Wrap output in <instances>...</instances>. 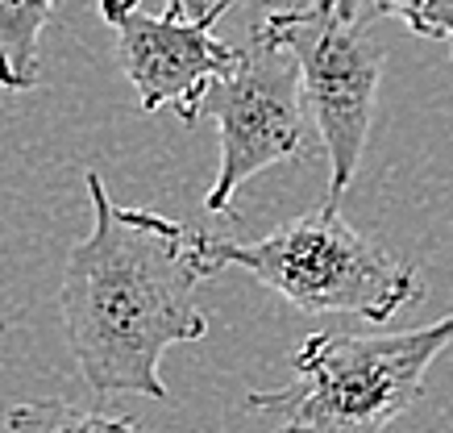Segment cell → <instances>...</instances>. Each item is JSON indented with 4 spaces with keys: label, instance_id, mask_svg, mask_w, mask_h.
Returning a JSON list of instances; mask_svg holds the SVG:
<instances>
[{
    "label": "cell",
    "instance_id": "obj_1",
    "mask_svg": "<svg viewBox=\"0 0 453 433\" xmlns=\"http://www.w3.org/2000/svg\"><path fill=\"white\" fill-rule=\"evenodd\" d=\"M83 188L92 196V229L71 246L58 288L71 359L96 396L138 391L166 400L163 354L208 334L196 305V288L212 275L200 251L204 229L117 205L96 171L83 175Z\"/></svg>",
    "mask_w": 453,
    "mask_h": 433
},
{
    "label": "cell",
    "instance_id": "obj_2",
    "mask_svg": "<svg viewBox=\"0 0 453 433\" xmlns=\"http://www.w3.org/2000/svg\"><path fill=\"white\" fill-rule=\"evenodd\" d=\"M449 342L453 313L403 334H312L296 350V379L250 391L246 408L271 417V433H383L425 396L428 367Z\"/></svg>",
    "mask_w": 453,
    "mask_h": 433
},
{
    "label": "cell",
    "instance_id": "obj_3",
    "mask_svg": "<svg viewBox=\"0 0 453 433\" xmlns=\"http://www.w3.org/2000/svg\"><path fill=\"white\" fill-rule=\"evenodd\" d=\"M200 251L212 275L225 267H242L262 288H271L308 317L349 313L383 325L425 292L412 267L391 259L366 234H357L333 200L300 213L296 221L279 225L258 242L204 234Z\"/></svg>",
    "mask_w": 453,
    "mask_h": 433
},
{
    "label": "cell",
    "instance_id": "obj_4",
    "mask_svg": "<svg viewBox=\"0 0 453 433\" xmlns=\"http://www.w3.org/2000/svg\"><path fill=\"white\" fill-rule=\"evenodd\" d=\"M371 26L374 21H342L329 0H308L262 17V29L279 38L300 63L303 104L329 154L325 200L333 205L354 183L374 126L387 50L371 34Z\"/></svg>",
    "mask_w": 453,
    "mask_h": 433
},
{
    "label": "cell",
    "instance_id": "obj_5",
    "mask_svg": "<svg viewBox=\"0 0 453 433\" xmlns=\"http://www.w3.org/2000/svg\"><path fill=\"white\" fill-rule=\"evenodd\" d=\"M204 109L212 112L220 134L217 180L204 196L208 213H229V200L246 180L308 151V104H303L300 63L262 26L237 50L229 75H220L208 88Z\"/></svg>",
    "mask_w": 453,
    "mask_h": 433
},
{
    "label": "cell",
    "instance_id": "obj_6",
    "mask_svg": "<svg viewBox=\"0 0 453 433\" xmlns=\"http://www.w3.org/2000/svg\"><path fill=\"white\" fill-rule=\"evenodd\" d=\"M100 17L112 29L117 63L138 92L142 112L175 109L183 126H196L208 88L237 63L234 46L220 43L212 26L150 13L142 0H100Z\"/></svg>",
    "mask_w": 453,
    "mask_h": 433
},
{
    "label": "cell",
    "instance_id": "obj_7",
    "mask_svg": "<svg viewBox=\"0 0 453 433\" xmlns=\"http://www.w3.org/2000/svg\"><path fill=\"white\" fill-rule=\"evenodd\" d=\"M55 0H0V88L34 92L42 84V29Z\"/></svg>",
    "mask_w": 453,
    "mask_h": 433
},
{
    "label": "cell",
    "instance_id": "obj_8",
    "mask_svg": "<svg viewBox=\"0 0 453 433\" xmlns=\"http://www.w3.org/2000/svg\"><path fill=\"white\" fill-rule=\"evenodd\" d=\"M4 433H142V425L67 400H21L4 413Z\"/></svg>",
    "mask_w": 453,
    "mask_h": 433
},
{
    "label": "cell",
    "instance_id": "obj_9",
    "mask_svg": "<svg viewBox=\"0 0 453 433\" xmlns=\"http://www.w3.org/2000/svg\"><path fill=\"white\" fill-rule=\"evenodd\" d=\"M379 17H399L416 38L453 46V0H379Z\"/></svg>",
    "mask_w": 453,
    "mask_h": 433
},
{
    "label": "cell",
    "instance_id": "obj_10",
    "mask_svg": "<svg viewBox=\"0 0 453 433\" xmlns=\"http://www.w3.org/2000/svg\"><path fill=\"white\" fill-rule=\"evenodd\" d=\"M234 4L237 0H166V13L183 17V21H200V26H217Z\"/></svg>",
    "mask_w": 453,
    "mask_h": 433
},
{
    "label": "cell",
    "instance_id": "obj_11",
    "mask_svg": "<svg viewBox=\"0 0 453 433\" xmlns=\"http://www.w3.org/2000/svg\"><path fill=\"white\" fill-rule=\"evenodd\" d=\"M342 21H379V0H329Z\"/></svg>",
    "mask_w": 453,
    "mask_h": 433
}]
</instances>
